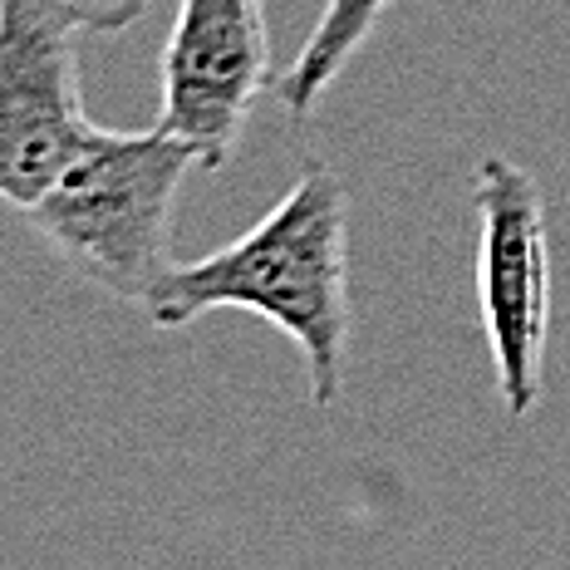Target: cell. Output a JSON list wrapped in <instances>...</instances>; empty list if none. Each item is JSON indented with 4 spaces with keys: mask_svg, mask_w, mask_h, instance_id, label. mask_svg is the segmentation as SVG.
Instances as JSON below:
<instances>
[{
    "mask_svg": "<svg viewBox=\"0 0 570 570\" xmlns=\"http://www.w3.org/2000/svg\"><path fill=\"white\" fill-rule=\"evenodd\" d=\"M69 10L79 16V26L85 30H99V35H114V30H128L142 20V10L153 6V0H65Z\"/></svg>",
    "mask_w": 570,
    "mask_h": 570,
    "instance_id": "obj_7",
    "label": "cell"
},
{
    "mask_svg": "<svg viewBox=\"0 0 570 570\" xmlns=\"http://www.w3.org/2000/svg\"><path fill=\"white\" fill-rule=\"evenodd\" d=\"M344 183L330 163H305L242 242L202 261H177L153 291L148 315L183 330L207 311H252L295 340L311 374V403L335 409L350 350V217Z\"/></svg>",
    "mask_w": 570,
    "mask_h": 570,
    "instance_id": "obj_1",
    "label": "cell"
},
{
    "mask_svg": "<svg viewBox=\"0 0 570 570\" xmlns=\"http://www.w3.org/2000/svg\"><path fill=\"white\" fill-rule=\"evenodd\" d=\"M79 16L65 0H0V202L35 207L89 148Z\"/></svg>",
    "mask_w": 570,
    "mask_h": 570,
    "instance_id": "obj_3",
    "label": "cell"
},
{
    "mask_svg": "<svg viewBox=\"0 0 570 570\" xmlns=\"http://www.w3.org/2000/svg\"><path fill=\"white\" fill-rule=\"evenodd\" d=\"M266 85V0H177L173 35L163 45L158 128L193 142L207 173L236 153Z\"/></svg>",
    "mask_w": 570,
    "mask_h": 570,
    "instance_id": "obj_5",
    "label": "cell"
},
{
    "mask_svg": "<svg viewBox=\"0 0 570 570\" xmlns=\"http://www.w3.org/2000/svg\"><path fill=\"white\" fill-rule=\"evenodd\" d=\"M478 301L497 364V394L512 419L541 399L551 335V236L541 187L512 158H482L478 173Z\"/></svg>",
    "mask_w": 570,
    "mask_h": 570,
    "instance_id": "obj_4",
    "label": "cell"
},
{
    "mask_svg": "<svg viewBox=\"0 0 570 570\" xmlns=\"http://www.w3.org/2000/svg\"><path fill=\"white\" fill-rule=\"evenodd\" d=\"M389 6H394V0H325V16L305 35L295 65L281 75L285 109L295 118L315 114V104L325 99V89L344 75V65L364 50V40H370L374 26L389 16Z\"/></svg>",
    "mask_w": 570,
    "mask_h": 570,
    "instance_id": "obj_6",
    "label": "cell"
},
{
    "mask_svg": "<svg viewBox=\"0 0 570 570\" xmlns=\"http://www.w3.org/2000/svg\"><path fill=\"white\" fill-rule=\"evenodd\" d=\"M193 168H202L197 148L168 128H99L26 217L85 281L118 301L148 305L177 266L173 207Z\"/></svg>",
    "mask_w": 570,
    "mask_h": 570,
    "instance_id": "obj_2",
    "label": "cell"
}]
</instances>
